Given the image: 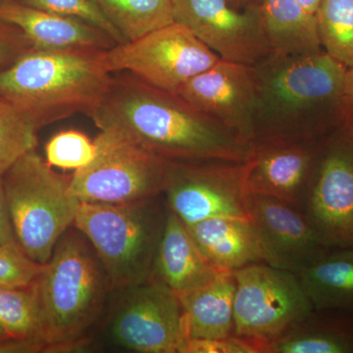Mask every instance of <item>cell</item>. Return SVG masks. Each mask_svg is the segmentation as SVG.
<instances>
[{
  "label": "cell",
  "mask_w": 353,
  "mask_h": 353,
  "mask_svg": "<svg viewBox=\"0 0 353 353\" xmlns=\"http://www.w3.org/2000/svg\"><path fill=\"white\" fill-rule=\"evenodd\" d=\"M88 117L146 152L170 162L248 161L252 143L188 103L126 72L112 74Z\"/></svg>",
  "instance_id": "cell-1"
},
{
  "label": "cell",
  "mask_w": 353,
  "mask_h": 353,
  "mask_svg": "<svg viewBox=\"0 0 353 353\" xmlns=\"http://www.w3.org/2000/svg\"><path fill=\"white\" fill-rule=\"evenodd\" d=\"M252 67L256 83L253 141L323 139L350 122L347 68L324 50L292 57L269 53Z\"/></svg>",
  "instance_id": "cell-2"
},
{
  "label": "cell",
  "mask_w": 353,
  "mask_h": 353,
  "mask_svg": "<svg viewBox=\"0 0 353 353\" xmlns=\"http://www.w3.org/2000/svg\"><path fill=\"white\" fill-rule=\"evenodd\" d=\"M111 78L104 50L32 48L0 69V97L41 130L75 114L88 115Z\"/></svg>",
  "instance_id": "cell-3"
},
{
  "label": "cell",
  "mask_w": 353,
  "mask_h": 353,
  "mask_svg": "<svg viewBox=\"0 0 353 353\" xmlns=\"http://www.w3.org/2000/svg\"><path fill=\"white\" fill-rule=\"evenodd\" d=\"M34 289L43 350L78 345L112 290L94 248L75 227L58 241Z\"/></svg>",
  "instance_id": "cell-4"
},
{
  "label": "cell",
  "mask_w": 353,
  "mask_h": 353,
  "mask_svg": "<svg viewBox=\"0 0 353 353\" xmlns=\"http://www.w3.org/2000/svg\"><path fill=\"white\" fill-rule=\"evenodd\" d=\"M167 206L160 196L130 203L82 202L74 226L94 248L111 290L152 278Z\"/></svg>",
  "instance_id": "cell-5"
},
{
  "label": "cell",
  "mask_w": 353,
  "mask_h": 353,
  "mask_svg": "<svg viewBox=\"0 0 353 353\" xmlns=\"http://www.w3.org/2000/svg\"><path fill=\"white\" fill-rule=\"evenodd\" d=\"M71 176L53 170L36 150L3 174L7 208L18 245L46 264L62 236L74 226L81 202L70 190Z\"/></svg>",
  "instance_id": "cell-6"
},
{
  "label": "cell",
  "mask_w": 353,
  "mask_h": 353,
  "mask_svg": "<svg viewBox=\"0 0 353 353\" xmlns=\"http://www.w3.org/2000/svg\"><path fill=\"white\" fill-rule=\"evenodd\" d=\"M94 141L92 161L71 176L70 190L79 201L130 203L163 194L170 161L109 130H102Z\"/></svg>",
  "instance_id": "cell-7"
},
{
  "label": "cell",
  "mask_w": 353,
  "mask_h": 353,
  "mask_svg": "<svg viewBox=\"0 0 353 353\" xmlns=\"http://www.w3.org/2000/svg\"><path fill=\"white\" fill-rule=\"evenodd\" d=\"M234 336L253 341L260 353L312 312L313 305L296 274L266 263L234 272Z\"/></svg>",
  "instance_id": "cell-8"
},
{
  "label": "cell",
  "mask_w": 353,
  "mask_h": 353,
  "mask_svg": "<svg viewBox=\"0 0 353 353\" xmlns=\"http://www.w3.org/2000/svg\"><path fill=\"white\" fill-rule=\"evenodd\" d=\"M219 59L187 27L176 22L105 50L110 73L126 72L173 94Z\"/></svg>",
  "instance_id": "cell-9"
},
{
  "label": "cell",
  "mask_w": 353,
  "mask_h": 353,
  "mask_svg": "<svg viewBox=\"0 0 353 353\" xmlns=\"http://www.w3.org/2000/svg\"><path fill=\"white\" fill-rule=\"evenodd\" d=\"M246 173V161L170 162L165 203L187 226L215 217L250 218Z\"/></svg>",
  "instance_id": "cell-10"
},
{
  "label": "cell",
  "mask_w": 353,
  "mask_h": 353,
  "mask_svg": "<svg viewBox=\"0 0 353 353\" xmlns=\"http://www.w3.org/2000/svg\"><path fill=\"white\" fill-rule=\"evenodd\" d=\"M301 209L323 245L353 250L352 121L323 139Z\"/></svg>",
  "instance_id": "cell-11"
},
{
  "label": "cell",
  "mask_w": 353,
  "mask_h": 353,
  "mask_svg": "<svg viewBox=\"0 0 353 353\" xmlns=\"http://www.w3.org/2000/svg\"><path fill=\"white\" fill-rule=\"evenodd\" d=\"M108 333L118 347L138 353H182L185 338L178 294L154 278L119 290Z\"/></svg>",
  "instance_id": "cell-12"
},
{
  "label": "cell",
  "mask_w": 353,
  "mask_h": 353,
  "mask_svg": "<svg viewBox=\"0 0 353 353\" xmlns=\"http://www.w3.org/2000/svg\"><path fill=\"white\" fill-rule=\"evenodd\" d=\"M174 22L185 26L221 59L255 65L270 53L259 6L232 0H172Z\"/></svg>",
  "instance_id": "cell-13"
},
{
  "label": "cell",
  "mask_w": 353,
  "mask_h": 353,
  "mask_svg": "<svg viewBox=\"0 0 353 353\" xmlns=\"http://www.w3.org/2000/svg\"><path fill=\"white\" fill-rule=\"evenodd\" d=\"M176 94L252 143L256 83L252 65L220 58L212 67L188 81Z\"/></svg>",
  "instance_id": "cell-14"
},
{
  "label": "cell",
  "mask_w": 353,
  "mask_h": 353,
  "mask_svg": "<svg viewBox=\"0 0 353 353\" xmlns=\"http://www.w3.org/2000/svg\"><path fill=\"white\" fill-rule=\"evenodd\" d=\"M250 218L264 262L299 275L328 252L299 206L268 196L250 194Z\"/></svg>",
  "instance_id": "cell-15"
},
{
  "label": "cell",
  "mask_w": 353,
  "mask_h": 353,
  "mask_svg": "<svg viewBox=\"0 0 353 353\" xmlns=\"http://www.w3.org/2000/svg\"><path fill=\"white\" fill-rule=\"evenodd\" d=\"M323 139H254L246 161L250 194L276 197L301 208Z\"/></svg>",
  "instance_id": "cell-16"
},
{
  "label": "cell",
  "mask_w": 353,
  "mask_h": 353,
  "mask_svg": "<svg viewBox=\"0 0 353 353\" xmlns=\"http://www.w3.org/2000/svg\"><path fill=\"white\" fill-rule=\"evenodd\" d=\"M0 20L19 29L41 50H109L117 43L85 21L26 6L19 1L0 3Z\"/></svg>",
  "instance_id": "cell-17"
},
{
  "label": "cell",
  "mask_w": 353,
  "mask_h": 353,
  "mask_svg": "<svg viewBox=\"0 0 353 353\" xmlns=\"http://www.w3.org/2000/svg\"><path fill=\"white\" fill-rule=\"evenodd\" d=\"M222 272L204 256L187 225L167 208L152 278L179 294L206 284Z\"/></svg>",
  "instance_id": "cell-18"
},
{
  "label": "cell",
  "mask_w": 353,
  "mask_h": 353,
  "mask_svg": "<svg viewBox=\"0 0 353 353\" xmlns=\"http://www.w3.org/2000/svg\"><path fill=\"white\" fill-rule=\"evenodd\" d=\"M188 229L204 256L221 270L234 272L248 265L265 263L250 218H210Z\"/></svg>",
  "instance_id": "cell-19"
},
{
  "label": "cell",
  "mask_w": 353,
  "mask_h": 353,
  "mask_svg": "<svg viewBox=\"0 0 353 353\" xmlns=\"http://www.w3.org/2000/svg\"><path fill=\"white\" fill-rule=\"evenodd\" d=\"M234 272L224 271L206 284L179 294L187 340L234 336Z\"/></svg>",
  "instance_id": "cell-20"
},
{
  "label": "cell",
  "mask_w": 353,
  "mask_h": 353,
  "mask_svg": "<svg viewBox=\"0 0 353 353\" xmlns=\"http://www.w3.org/2000/svg\"><path fill=\"white\" fill-rule=\"evenodd\" d=\"M262 353H353V311L313 309Z\"/></svg>",
  "instance_id": "cell-21"
},
{
  "label": "cell",
  "mask_w": 353,
  "mask_h": 353,
  "mask_svg": "<svg viewBox=\"0 0 353 353\" xmlns=\"http://www.w3.org/2000/svg\"><path fill=\"white\" fill-rule=\"evenodd\" d=\"M259 11L270 53L292 57L323 50L316 16L297 0H262Z\"/></svg>",
  "instance_id": "cell-22"
},
{
  "label": "cell",
  "mask_w": 353,
  "mask_h": 353,
  "mask_svg": "<svg viewBox=\"0 0 353 353\" xmlns=\"http://www.w3.org/2000/svg\"><path fill=\"white\" fill-rule=\"evenodd\" d=\"M314 309L353 311V250L328 252L297 275Z\"/></svg>",
  "instance_id": "cell-23"
},
{
  "label": "cell",
  "mask_w": 353,
  "mask_h": 353,
  "mask_svg": "<svg viewBox=\"0 0 353 353\" xmlns=\"http://www.w3.org/2000/svg\"><path fill=\"white\" fill-rule=\"evenodd\" d=\"M126 41L174 22L172 0H90Z\"/></svg>",
  "instance_id": "cell-24"
},
{
  "label": "cell",
  "mask_w": 353,
  "mask_h": 353,
  "mask_svg": "<svg viewBox=\"0 0 353 353\" xmlns=\"http://www.w3.org/2000/svg\"><path fill=\"white\" fill-rule=\"evenodd\" d=\"M316 19L323 50L353 66V0H321Z\"/></svg>",
  "instance_id": "cell-25"
},
{
  "label": "cell",
  "mask_w": 353,
  "mask_h": 353,
  "mask_svg": "<svg viewBox=\"0 0 353 353\" xmlns=\"http://www.w3.org/2000/svg\"><path fill=\"white\" fill-rule=\"evenodd\" d=\"M0 326L9 339L31 341L38 352L43 350L34 285L27 289H0Z\"/></svg>",
  "instance_id": "cell-26"
},
{
  "label": "cell",
  "mask_w": 353,
  "mask_h": 353,
  "mask_svg": "<svg viewBox=\"0 0 353 353\" xmlns=\"http://www.w3.org/2000/svg\"><path fill=\"white\" fill-rule=\"evenodd\" d=\"M39 131L27 116L0 97V173L37 150Z\"/></svg>",
  "instance_id": "cell-27"
},
{
  "label": "cell",
  "mask_w": 353,
  "mask_h": 353,
  "mask_svg": "<svg viewBox=\"0 0 353 353\" xmlns=\"http://www.w3.org/2000/svg\"><path fill=\"white\" fill-rule=\"evenodd\" d=\"M94 153V141L74 130L58 132L46 145V162L64 170L82 169L92 161Z\"/></svg>",
  "instance_id": "cell-28"
},
{
  "label": "cell",
  "mask_w": 353,
  "mask_h": 353,
  "mask_svg": "<svg viewBox=\"0 0 353 353\" xmlns=\"http://www.w3.org/2000/svg\"><path fill=\"white\" fill-rule=\"evenodd\" d=\"M14 1H19L26 6L48 11V12L85 21L88 24L108 32L117 44L124 43V39L121 37L117 29L90 0H14Z\"/></svg>",
  "instance_id": "cell-29"
},
{
  "label": "cell",
  "mask_w": 353,
  "mask_h": 353,
  "mask_svg": "<svg viewBox=\"0 0 353 353\" xmlns=\"http://www.w3.org/2000/svg\"><path fill=\"white\" fill-rule=\"evenodd\" d=\"M43 265L30 259L19 246L0 245V289L31 288Z\"/></svg>",
  "instance_id": "cell-30"
},
{
  "label": "cell",
  "mask_w": 353,
  "mask_h": 353,
  "mask_svg": "<svg viewBox=\"0 0 353 353\" xmlns=\"http://www.w3.org/2000/svg\"><path fill=\"white\" fill-rule=\"evenodd\" d=\"M182 353H260V350L253 341L231 336L214 340L188 339Z\"/></svg>",
  "instance_id": "cell-31"
},
{
  "label": "cell",
  "mask_w": 353,
  "mask_h": 353,
  "mask_svg": "<svg viewBox=\"0 0 353 353\" xmlns=\"http://www.w3.org/2000/svg\"><path fill=\"white\" fill-rule=\"evenodd\" d=\"M31 48L32 44L19 29L0 20V69L8 66Z\"/></svg>",
  "instance_id": "cell-32"
},
{
  "label": "cell",
  "mask_w": 353,
  "mask_h": 353,
  "mask_svg": "<svg viewBox=\"0 0 353 353\" xmlns=\"http://www.w3.org/2000/svg\"><path fill=\"white\" fill-rule=\"evenodd\" d=\"M0 245L19 246L14 234L10 217H9L6 192H4L3 174L1 173H0Z\"/></svg>",
  "instance_id": "cell-33"
},
{
  "label": "cell",
  "mask_w": 353,
  "mask_h": 353,
  "mask_svg": "<svg viewBox=\"0 0 353 353\" xmlns=\"http://www.w3.org/2000/svg\"><path fill=\"white\" fill-rule=\"evenodd\" d=\"M345 94L350 119L353 122V66L347 68V74H345Z\"/></svg>",
  "instance_id": "cell-34"
},
{
  "label": "cell",
  "mask_w": 353,
  "mask_h": 353,
  "mask_svg": "<svg viewBox=\"0 0 353 353\" xmlns=\"http://www.w3.org/2000/svg\"><path fill=\"white\" fill-rule=\"evenodd\" d=\"M297 2H299L307 12L316 16L320 3H321V0H297Z\"/></svg>",
  "instance_id": "cell-35"
},
{
  "label": "cell",
  "mask_w": 353,
  "mask_h": 353,
  "mask_svg": "<svg viewBox=\"0 0 353 353\" xmlns=\"http://www.w3.org/2000/svg\"><path fill=\"white\" fill-rule=\"evenodd\" d=\"M232 1L240 6L252 7L259 6L262 0H232Z\"/></svg>",
  "instance_id": "cell-36"
},
{
  "label": "cell",
  "mask_w": 353,
  "mask_h": 353,
  "mask_svg": "<svg viewBox=\"0 0 353 353\" xmlns=\"http://www.w3.org/2000/svg\"><path fill=\"white\" fill-rule=\"evenodd\" d=\"M6 338H8V336H7L6 331H4L3 328H2L1 326H0V341H3L4 339Z\"/></svg>",
  "instance_id": "cell-37"
},
{
  "label": "cell",
  "mask_w": 353,
  "mask_h": 353,
  "mask_svg": "<svg viewBox=\"0 0 353 353\" xmlns=\"http://www.w3.org/2000/svg\"><path fill=\"white\" fill-rule=\"evenodd\" d=\"M3 1H12V0H1V2H3Z\"/></svg>",
  "instance_id": "cell-38"
},
{
  "label": "cell",
  "mask_w": 353,
  "mask_h": 353,
  "mask_svg": "<svg viewBox=\"0 0 353 353\" xmlns=\"http://www.w3.org/2000/svg\"><path fill=\"white\" fill-rule=\"evenodd\" d=\"M0 3H1V0H0Z\"/></svg>",
  "instance_id": "cell-39"
},
{
  "label": "cell",
  "mask_w": 353,
  "mask_h": 353,
  "mask_svg": "<svg viewBox=\"0 0 353 353\" xmlns=\"http://www.w3.org/2000/svg\"></svg>",
  "instance_id": "cell-40"
},
{
  "label": "cell",
  "mask_w": 353,
  "mask_h": 353,
  "mask_svg": "<svg viewBox=\"0 0 353 353\" xmlns=\"http://www.w3.org/2000/svg\"><path fill=\"white\" fill-rule=\"evenodd\" d=\"M353 123V122H352Z\"/></svg>",
  "instance_id": "cell-41"
}]
</instances>
